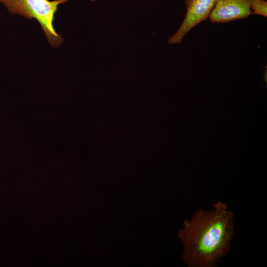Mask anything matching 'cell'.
Instances as JSON below:
<instances>
[{"label": "cell", "mask_w": 267, "mask_h": 267, "mask_svg": "<svg viewBox=\"0 0 267 267\" xmlns=\"http://www.w3.org/2000/svg\"><path fill=\"white\" fill-rule=\"evenodd\" d=\"M234 214L217 201L211 210L199 209L185 220L178 236L184 246L183 262L189 267H216L230 252Z\"/></svg>", "instance_id": "6da1fadb"}, {"label": "cell", "mask_w": 267, "mask_h": 267, "mask_svg": "<svg viewBox=\"0 0 267 267\" xmlns=\"http://www.w3.org/2000/svg\"><path fill=\"white\" fill-rule=\"evenodd\" d=\"M68 0H0L12 14L27 18H35L40 24L50 45L57 47L62 43L61 36L53 27L54 14L58 5Z\"/></svg>", "instance_id": "7a4b0ae2"}, {"label": "cell", "mask_w": 267, "mask_h": 267, "mask_svg": "<svg viewBox=\"0 0 267 267\" xmlns=\"http://www.w3.org/2000/svg\"><path fill=\"white\" fill-rule=\"evenodd\" d=\"M216 0H184L186 14L179 28L168 43H180L185 35L201 22L209 18Z\"/></svg>", "instance_id": "3957f363"}, {"label": "cell", "mask_w": 267, "mask_h": 267, "mask_svg": "<svg viewBox=\"0 0 267 267\" xmlns=\"http://www.w3.org/2000/svg\"><path fill=\"white\" fill-rule=\"evenodd\" d=\"M252 13L250 0H216L209 18L212 23H224L246 18Z\"/></svg>", "instance_id": "277c9868"}, {"label": "cell", "mask_w": 267, "mask_h": 267, "mask_svg": "<svg viewBox=\"0 0 267 267\" xmlns=\"http://www.w3.org/2000/svg\"><path fill=\"white\" fill-rule=\"evenodd\" d=\"M250 8L253 10L252 14L267 16V1L265 0H250Z\"/></svg>", "instance_id": "5b68a950"}, {"label": "cell", "mask_w": 267, "mask_h": 267, "mask_svg": "<svg viewBox=\"0 0 267 267\" xmlns=\"http://www.w3.org/2000/svg\"><path fill=\"white\" fill-rule=\"evenodd\" d=\"M91 1H95V0H91Z\"/></svg>", "instance_id": "8992f818"}]
</instances>
